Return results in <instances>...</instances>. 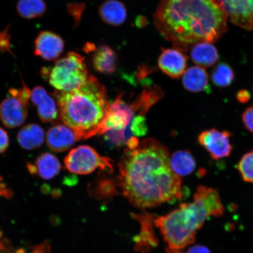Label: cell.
<instances>
[{
    "label": "cell",
    "instance_id": "cell-1",
    "mask_svg": "<svg viewBox=\"0 0 253 253\" xmlns=\"http://www.w3.org/2000/svg\"><path fill=\"white\" fill-rule=\"evenodd\" d=\"M123 195L140 210L181 200L187 192L170 166L169 150L147 138L133 149L126 148L119 164Z\"/></svg>",
    "mask_w": 253,
    "mask_h": 253
},
{
    "label": "cell",
    "instance_id": "cell-2",
    "mask_svg": "<svg viewBox=\"0 0 253 253\" xmlns=\"http://www.w3.org/2000/svg\"><path fill=\"white\" fill-rule=\"evenodd\" d=\"M227 15L216 0H160L155 24L179 50L214 42L227 30Z\"/></svg>",
    "mask_w": 253,
    "mask_h": 253
},
{
    "label": "cell",
    "instance_id": "cell-3",
    "mask_svg": "<svg viewBox=\"0 0 253 253\" xmlns=\"http://www.w3.org/2000/svg\"><path fill=\"white\" fill-rule=\"evenodd\" d=\"M224 212L217 190L201 185L194 201L180 205L165 216L156 217L154 223L168 245L167 251L180 252L195 242L198 231L209 217H220Z\"/></svg>",
    "mask_w": 253,
    "mask_h": 253
},
{
    "label": "cell",
    "instance_id": "cell-4",
    "mask_svg": "<svg viewBox=\"0 0 253 253\" xmlns=\"http://www.w3.org/2000/svg\"><path fill=\"white\" fill-rule=\"evenodd\" d=\"M59 113L65 125L75 132L78 140L98 134L110 104L105 88L90 76L78 89L55 92Z\"/></svg>",
    "mask_w": 253,
    "mask_h": 253
},
{
    "label": "cell",
    "instance_id": "cell-5",
    "mask_svg": "<svg viewBox=\"0 0 253 253\" xmlns=\"http://www.w3.org/2000/svg\"><path fill=\"white\" fill-rule=\"evenodd\" d=\"M42 75L57 91L69 92L83 86L88 80L84 58L77 53H69L50 68H43Z\"/></svg>",
    "mask_w": 253,
    "mask_h": 253
},
{
    "label": "cell",
    "instance_id": "cell-6",
    "mask_svg": "<svg viewBox=\"0 0 253 253\" xmlns=\"http://www.w3.org/2000/svg\"><path fill=\"white\" fill-rule=\"evenodd\" d=\"M66 169L72 173L86 175L100 169L109 173L114 170L113 161L103 157L92 147L82 145L74 148L64 160Z\"/></svg>",
    "mask_w": 253,
    "mask_h": 253
},
{
    "label": "cell",
    "instance_id": "cell-7",
    "mask_svg": "<svg viewBox=\"0 0 253 253\" xmlns=\"http://www.w3.org/2000/svg\"><path fill=\"white\" fill-rule=\"evenodd\" d=\"M31 91L25 84L20 89H9L7 97L0 104V120L6 127H17L26 120Z\"/></svg>",
    "mask_w": 253,
    "mask_h": 253
},
{
    "label": "cell",
    "instance_id": "cell-8",
    "mask_svg": "<svg viewBox=\"0 0 253 253\" xmlns=\"http://www.w3.org/2000/svg\"><path fill=\"white\" fill-rule=\"evenodd\" d=\"M232 136L228 131L211 128L201 132L198 136V141L213 160H219L229 157L232 153Z\"/></svg>",
    "mask_w": 253,
    "mask_h": 253
},
{
    "label": "cell",
    "instance_id": "cell-9",
    "mask_svg": "<svg viewBox=\"0 0 253 253\" xmlns=\"http://www.w3.org/2000/svg\"><path fill=\"white\" fill-rule=\"evenodd\" d=\"M222 7L233 24L253 30V0H224Z\"/></svg>",
    "mask_w": 253,
    "mask_h": 253
},
{
    "label": "cell",
    "instance_id": "cell-10",
    "mask_svg": "<svg viewBox=\"0 0 253 253\" xmlns=\"http://www.w3.org/2000/svg\"><path fill=\"white\" fill-rule=\"evenodd\" d=\"M62 38L50 31H42L35 41L34 53L45 61H51L58 58L64 49Z\"/></svg>",
    "mask_w": 253,
    "mask_h": 253
},
{
    "label": "cell",
    "instance_id": "cell-11",
    "mask_svg": "<svg viewBox=\"0 0 253 253\" xmlns=\"http://www.w3.org/2000/svg\"><path fill=\"white\" fill-rule=\"evenodd\" d=\"M132 217L137 219L141 225L140 233L134 239L136 251L142 253L150 251L151 249L156 248L158 243L153 227L154 219L156 216L145 213L132 214Z\"/></svg>",
    "mask_w": 253,
    "mask_h": 253
},
{
    "label": "cell",
    "instance_id": "cell-12",
    "mask_svg": "<svg viewBox=\"0 0 253 253\" xmlns=\"http://www.w3.org/2000/svg\"><path fill=\"white\" fill-rule=\"evenodd\" d=\"M30 99L37 107L38 115L41 121L49 123L58 119L59 110L55 101L43 87L34 88L31 91Z\"/></svg>",
    "mask_w": 253,
    "mask_h": 253
},
{
    "label": "cell",
    "instance_id": "cell-13",
    "mask_svg": "<svg viewBox=\"0 0 253 253\" xmlns=\"http://www.w3.org/2000/svg\"><path fill=\"white\" fill-rule=\"evenodd\" d=\"M187 58L178 49H164L158 59L161 70L170 78L178 79L184 74Z\"/></svg>",
    "mask_w": 253,
    "mask_h": 253
},
{
    "label": "cell",
    "instance_id": "cell-14",
    "mask_svg": "<svg viewBox=\"0 0 253 253\" xmlns=\"http://www.w3.org/2000/svg\"><path fill=\"white\" fill-rule=\"evenodd\" d=\"M77 141L75 132L66 125L53 126L46 134L47 146L50 150L58 153L67 151Z\"/></svg>",
    "mask_w": 253,
    "mask_h": 253
},
{
    "label": "cell",
    "instance_id": "cell-15",
    "mask_svg": "<svg viewBox=\"0 0 253 253\" xmlns=\"http://www.w3.org/2000/svg\"><path fill=\"white\" fill-rule=\"evenodd\" d=\"M28 169L31 173L37 174L40 178L47 180L58 175L61 164L54 155L45 153L37 158L35 164H28Z\"/></svg>",
    "mask_w": 253,
    "mask_h": 253
},
{
    "label": "cell",
    "instance_id": "cell-16",
    "mask_svg": "<svg viewBox=\"0 0 253 253\" xmlns=\"http://www.w3.org/2000/svg\"><path fill=\"white\" fill-rule=\"evenodd\" d=\"M182 84L185 89L191 92L210 93L211 91L208 73L201 66H192L185 71Z\"/></svg>",
    "mask_w": 253,
    "mask_h": 253
},
{
    "label": "cell",
    "instance_id": "cell-17",
    "mask_svg": "<svg viewBox=\"0 0 253 253\" xmlns=\"http://www.w3.org/2000/svg\"><path fill=\"white\" fill-rule=\"evenodd\" d=\"M45 133L43 129L39 125L30 124L20 129L17 140L20 146L26 150H33L39 148L43 143Z\"/></svg>",
    "mask_w": 253,
    "mask_h": 253
},
{
    "label": "cell",
    "instance_id": "cell-18",
    "mask_svg": "<svg viewBox=\"0 0 253 253\" xmlns=\"http://www.w3.org/2000/svg\"><path fill=\"white\" fill-rule=\"evenodd\" d=\"M193 62L201 67H210L219 59L216 47L210 42H200L193 46L191 52Z\"/></svg>",
    "mask_w": 253,
    "mask_h": 253
},
{
    "label": "cell",
    "instance_id": "cell-19",
    "mask_svg": "<svg viewBox=\"0 0 253 253\" xmlns=\"http://www.w3.org/2000/svg\"><path fill=\"white\" fill-rule=\"evenodd\" d=\"M99 13L106 23L119 26L125 23L126 17L125 6L117 0H108L100 6Z\"/></svg>",
    "mask_w": 253,
    "mask_h": 253
},
{
    "label": "cell",
    "instance_id": "cell-20",
    "mask_svg": "<svg viewBox=\"0 0 253 253\" xmlns=\"http://www.w3.org/2000/svg\"><path fill=\"white\" fill-rule=\"evenodd\" d=\"M170 166L174 172L179 176H185L194 171L197 162L191 152L179 150L170 158Z\"/></svg>",
    "mask_w": 253,
    "mask_h": 253
},
{
    "label": "cell",
    "instance_id": "cell-21",
    "mask_svg": "<svg viewBox=\"0 0 253 253\" xmlns=\"http://www.w3.org/2000/svg\"><path fill=\"white\" fill-rule=\"evenodd\" d=\"M95 69L103 74H112L116 71V56L110 47L103 45L99 47L94 55Z\"/></svg>",
    "mask_w": 253,
    "mask_h": 253
},
{
    "label": "cell",
    "instance_id": "cell-22",
    "mask_svg": "<svg viewBox=\"0 0 253 253\" xmlns=\"http://www.w3.org/2000/svg\"><path fill=\"white\" fill-rule=\"evenodd\" d=\"M17 10L22 18L30 20L45 13L46 5L43 0H19Z\"/></svg>",
    "mask_w": 253,
    "mask_h": 253
},
{
    "label": "cell",
    "instance_id": "cell-23",
    "mask_svg": "<svg viewBox=\"0 0 253 253\" xmlns=\"http://www.w3.org/2000/svg\"><path fill=\"white\" fill-rule=\"evenodd\" d=\"M235 74L231 66L226 63H220L214 68L211 74V81L215 86L226 87L232 84Z\"/></svg>",
    "mask_w": 253,
    "mask_h": 253
},
{
    "label": "cell",
    "instance_id": "cell-24",
    "mask_svg": "<svg viewBox=\"0 0 253 253\" xmlns=\"http://www.w3.org/2000/svg\"><path fill=\"white\" fill-rule=\"evenodd\" d=\"M237 169L243 181L253 183V151L248 152L241 158L237 164Z\"/></svg>",
    "mask_w": 253,
    "mask_h": 253
},
{
    "label": "cell",
    "instance_id": "cell-25",
    "mask_svg": "<svg viewBox=\"0 0 253 253\" xmlns=\"http://www.w3.org/2000/svg\"><path fill=\"white\" fill-rule=\"evenodd\" d=\"M242 122L246 128L253 133V106L248 107L243 112Z\"/></svg>",
    "mask_w": 253,
    "mask_h": 253
},
{
    "label": "cell",
    "instance_id": "cell-26",
    "mask_svg": "<svg viewBox=\"0 0 253 253\" xmlns=\"http://www.w3.org/2000/svg\"><path fill=\"white\" fill-rule=\"evenodd\" d=\"M8 146L9 138L7 132L0 127V154L4 153Z\"/></svg>",
    "mask_w": 253,
    "mask_h": 253
},
{
    "label": "cell",
    "instance_id": "cell-27",
    "mask_svg": "<svg viewBox=\"0 0 253 253\" xmlns=\"http://www.w3.org/2000/svg\"><path fill=\"white\" fill-rule=\"evenodd\" d=\"M251 96L249 91L246 90H242L237 94V99L240 103H246L248 102Z\"/></svg>",
    "mask_w": 253,
    "mask_h": 253
},
{
    "label": "cell",
    "instance_id": "cell-28",
    "mask_svg": "<svg viewBox=\"0 0 253 253\" xmlns=\"http://www.w3.org/2000/svg\"><path fill=\"white\" fill-rule=\"evenodd\" d=\"M187 253H211L207 247L204 245H197L193 246L190 248Z\"/></svg>",
    "mask_w": 253,
    "mask_h": 253
},
{
    "label": "cell",
    "instance_id": "cell-29",
    "mask_svg": "<svg viewBox=\"0 0 253 253\" xmlns=\"http://www.w3.org/2000/svg\"><path fill=\"white\" fill-rule=\"evenodd\" d=\"M224 0H216V1L219 2V4L222 7L223 3Z\"/></svg>",
    "mask_w": 253,
    "mask_h": 253
},
{
    "label": "cell",
    "instance_id": "cell-30",
    "mask_svg": "<svg viewBox=\"0 0 253 253\" xmlns=\"http://www.w3.org/2000/svg\"><path fill=\"white\" fill-rule=\"evenodd\" d=\"M169 253H182L181 252H167Z\"/></svg>",
    "mask_w": 253,
    "mask_h": 253
},
{
    "label": "cell",
    "instance_id": "cell-31",
    "mask_svg": "<svg viewBox=\"0 0 253 253\" xmlns=\"http://www.w3.org/2000/svg\"><path fill=\"white\" fill-rule=\"evenodd\" d=\"M24 253V251H18L17 253Z\"/></svg>",
    "mask_w": 253,
    "mask_h": 253
},
{
    "label": "cell",
    "instance_id": "cell-32",
    "mask_svg": "<svg viewBox=\"0 0 253 253\" xmlns=\"http://www.w3.org/2000/svg\"><path fill=\"white\" fill-rule=\"evenodd\" d=\"M0 246H1V245H0ZM0 249H1V247H0Z\"/></svg>",
    "mask_w": 253,
    "mask_h": 253
}]
</instances>
